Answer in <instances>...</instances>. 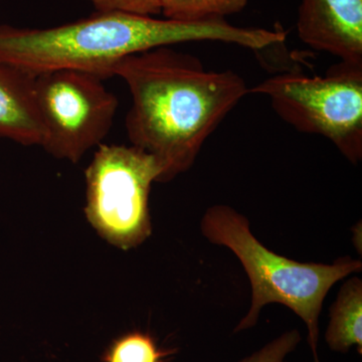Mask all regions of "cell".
<instances>
[{"instance_id": "6da1fadb", "label": "cell", "mask_w": 362, "mask_h": 362, "mask_svg": "<svg viewBox=\"0 0 362 362\" xmlns=\"http://www.w3.org/2000/svg\"><path fill=\"white\" fill-rule=\"evenodd\" d=\"M132 104L126 117L131 145L156 157L168 182L194 165L204 143L250 94L233 71H209L190 54L157 47L126 57L113 71Z\"/></svg>"}, {"instance_id": "7a4b0ae2", "label": "cell", "mask_w": 362, "mask_h": 362, "mask_svg": "<svg viewBox=\"0 0 362 362\" xmlns=\"http://www.w3.org/2000/svg\"><path fill=\"white\" fill-rule=\"evenodd\" d=\"M226 42L262 51L265 28H240L226 20L185 23L123 11H96L54 28L0 25V63L32 75L76 70L107 80L126 57L190 42Z\"/></svg>"}, {"instance_id": "3957f363", "label": "cell", "mask_w": 362, "mask_h": 362, "mask_svg": "<svg viewBox=\"0 0 362 362\" xmlns=\"http://www.w3.org/2000/svg\"><path fill=\"white\" fill-rule=\"evenodd\" d=\"M244 214L226 204L209 207L202 218V235L228 247L242 264L252 289L251 305L233 332L251 329L269 304L288 307L307 327L314 362L319 358V318L331 288L352 274L361 273V259L340 257L332 264L301 263L276 254L252 233Z\"/></svg>"}, {"instance_id": "277c9868", "label": "cell", "mask_w": 362, "mask_h": 362, "mask_svg": "<svg viewBox=\"0 0 362 362\" xmlns=\"http://www.w3.org/2000/svg\"><path fill=\"white\" fill-rule=\"evenodd\" d=\"M285 122L327 138L352 164L362 159V65L339 62L325 76L287 71L250 88Z\"/></svg>"}, {"instance_id": "5b68a950", "label": "cell", "mask_w": 362, "mask_h": 362, "mask_svg": "<svg viewBox=\"0 0 362 362\" xmlns=\"http://www.w3.org/2000/svg\"><path fill=\"white\" fill-rule=\"evenodd\" d=\"M161 176L159 162L142 149L99 145L86 170L88 221L114 246H139L152 233L150 190Z\"/></svg>"}, {"instance_id": "8992f818", "label": "cell", "mask_w": 362, "mask_h": 362, "mask_svg": "<svg viewBox=\"0 0 362 362\" xmlns=\"http://www.w3.org/2000/svg\"><path fill=\"white\" fill-rule=\"evenodd\" d=\"M35 96L42 125L40 146L73 163L102 144L119 105L102 78L76 70L35 76Z\"/></svg>"}, {"instance_id": "52a82bcc", "label": "cell", "mask_w": 362, "mask_h": 362, "mask_svg": "<svg viewBox=\"0 0 362 362\" xmlns=\"http://www.w3.org/2000/svg\"><path fill=\"white\" fill-rule=\"evenodd\" d=\"M297 33L311 49L362 65V0H302Z\"/></svg>"}, {"instance_id": "ba28073f", "label": "cell", "mask_w": 362, "mask_h": 362, "mask_svg": "<svg viewBox=\"0 0 362 362\" xmlns=\"http://www.w3.org/2000/svg\"><path fill=\"white\" fill-rule=\"evenodd\" d=\"M35 83V75L0 63V137L25 146L40 144Z\"/></svg>"}, {"instance_id": "9c48e42d", "label": "cell", "mask_w": 362, "mask_h": 362, "mask_svg": "<svg viewBox=\"0 0 362 362\" xmlns=\"http://www.w3.org/2000/svg\"><path fill=\"white\" fill-rule=\"evenodd\" d=\"M325 341L332 351L347 354L356 346L362 354V280L352 277L343 283L331 305Z\"/></svg>"}, {"instance_id": "30bf717a", "label": "cell", "mask_w": 362, "mask_h": 362, "mask_svg": "<svg viewBox=\"0 0 362 362\" xmlns=\"http://www.w3.org/2000/svg\"><path fill=\"white\" fill-rule=\"evenodd\" d=\"M250 0H160L161 13L168 20L195 23L225 20L239 13Z\"/></svg>"}, {"instance_id": "8fae6325", "label": "cell", "mask_w": 362, "mask_h": 362, "mask_svg": "<svg viewBox=\"0 0 362 362\" xmlns=\"http://www.w3.org/2000/svg\"><path fill=\"white\" fill-rule=\"evenodd\" d=\"M161 356L148 335L133 332L114 342L104 362H159Z\"/></svg>"}, {"instance_id": "7c38bea8", "label": "cell", "mask_w": 362, "mask_h": 362, "mask_svg": "<svg viewBox=\"0 0 362 362\" xmlns=\"http://www.w3.org/2000/svg\"><path fill=\"white\" fill-rule=\"evenodd\" d=\"M301 334L297 329L286 331L280 337L267 343L262 349L239 362H284L286 357L297 349Z\"/></svg>"}, {"instance_id": "4fadbf2b", "label": "cell", "mask_w": 362, "mask_h": 362, "mask_svg": "<svg viewBox=\"0 0 362 362\" xmlns=\"http://www.w3.org/2000/svg\"><path fill=\"white\" fill-rule=\"evenodd\" d=\"M97 11H123L154 16L161 13L160 0H88Z\"/></svg>"}, {"instance_id": "5bb4252c", "label": "cell", "mask_w": 362, "mask_h": 362, "mask_svg": "<svg viewBox=\"0 0 362 362\" xmlns=\"http://www.w3.org/2000/svg\"><path fill=\"white\" fill-rule=\"evenodd\" d=\"M284 362H286V361H284Z\"/></svg>"}]
</instances>
